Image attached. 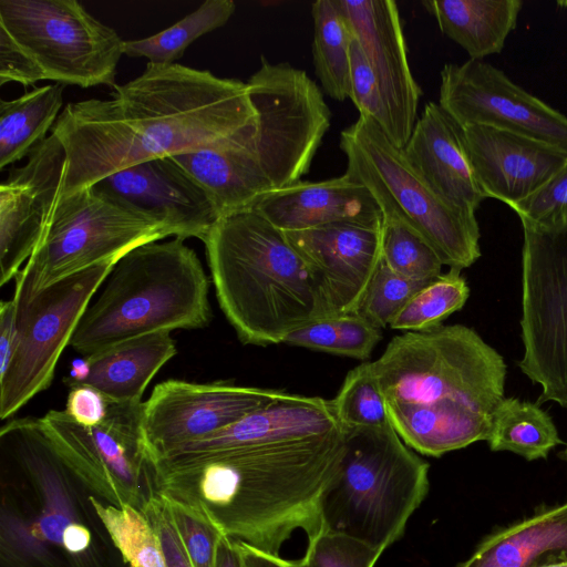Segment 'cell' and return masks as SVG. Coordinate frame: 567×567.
Instances as JSON below:
<instances>
[{"label":"cell","instance_id":"6da1fadb","mask_svg":"<svg viewBox=\"0 0 567 567\" xmlns=\"http://www.w3.org/2000/svg\"><path fill=\"white\" fill-rule=\"evenodd\" d=\"M109 100L69 103L54 133L66 152L61 196L138 163L216 144L257 123L247 82L147 63Z\"/></svg>","mask_w":567,"mask_h":567},{"label":"cell","instance_id":"7a4b0ae2","mask_svg":"<svg viewBox=\"0 0 567 567\" xmlns=\"http://www.w3.org/2000/svg\"><path fill=\"white\" fill-rule=\"evenodd\" d=\"M342 429L305 440L155 462L157 493L204 513L223 535L279 555L297 529L322 532L321 496L339 471Z\"/></svg>","mask_w":567,"mask_h":567},{"label":"cell","instance_id":"3957f363","mask_svg":"<svg viewBox=\"0 0 567 567\" xmlns=\"http://www.w3.org/2000/svg\"><path fill=\"white\" fill-rule=\"evenodd\" d=\"M372 364L389 420L415 452L440 457L487 440L507 367L474 329L403 332Z\"/></svg>","mask_w":567,"mask_h":567},{"label":"cell","instance_id":"277c9868","mask_svg":"<svg viewBox=\"0 0 567 567\" xmlns=\"http://www.w3.org/2000/svg\"><path fill=\"white\" fill-rule=\"evenodd\" d=\"M203 243L219 307L244 344L284 343L326 317L316 282L285 231L251 207L221 216Z\"/></svg>","mask_w":567,"mask_h":567},{"label":"cell","instance_id":"5b68a950","mask_svg":"<svg viewBox=\"0 0 567 567\" xmlns=\"http://www.w3.org/2000/svg\"><path fill=\"white\" fill-rule=\"evenodd\" d=\"M105 280L69 343L82 357L140 336L203 328L210 321L207 275L181 238L130 250Z\"/></svg>","mask_w":567,"mask_h":567},{"label":"cell","instance_id":"8992f818","mask_svg":"<svg viewBox=\"0 0 567 567\" xmlns=\"http://www.w3.org/2000/svg\"><path fill=\"white\" fill-rule=\"evenodd\" d=\"M339 471L320 501L322 530L384 551L401 538L430 488V464L391 423L343 431Z\"/></svg>","mask_w":567,"mask_h":567},{"label":"cell","instance_id":"52a82bcc","mask_svg":"<svg viewBox=\"0 0 567 567\" xmlns=\"http://www.w3.org/2000/svg\"><path fill=\"white\" fill-rule=\"evenodd\" d=\"M346 174L375 199L383 218L401 221L435 251L443 266L463 270L481 257L475 214L442 198L414 169L403 150L372 118H359L340 134Z\"/></svg>","mask_w":567,"mask_h":567},{"label":"cell","instance_id":"ba28073f","mask_svg":"<svg viewBox=\"0 0 567 567\" xmlns=\"http://www.w3.org/2000/svg\"><path fill=\"white\" fill-rule=\"evenodd\" d=\"M173 236L172 230L91 186L59 197L43 236L16 277L13 299L31 300L69 276L117 262L130 250Z\"/></svg>","mask_w":567,"mask_h":567},{"label":"cell","instance_id":"9c48e42d","mask_svg":"<svg viewBox=\"0 0 567 567\" xmlns=\"http://www.w3.org/2000/svg\"><path fill=\"white\" fill-rule=\"evenodd\" d=\"M0 28L32 58L45 80L83 89L115 85L124 41L80 2L0 0Z\"/></svg>","mask_w":567,"mask_h":567},{"label":"cell","instance_id":"30bf717a","mask_svg":"<svg viewBox=\"0 0 567 567\" xmlns=\"http://www.w3.org/2000/svg\"><path fill=\"white\" fill-rule=\"evenodd\" d=\"M142 404L111 400L105 420L94 427L51 410L43 422L74 478L107 504L142 511L157 493L155 468L144 443Z\"/></svg>","mask_w":567,"mask_h":567},{"label":"cell","instance_id":"8fae6325","mask_svg":"<svg viewBox=\"0 0 567 567\" xmlns=\"http://www.w3.org/2000/svg\"><path fill=\"white\" fill-rule=\"evenodd\" d=\"M523 227L520 371L542 388L537 403L567 409V228Z\"/></svg>","mask_w":567,"mask_h":567},{"label":"cell","instance_id":"7c38bea8","mask_svg":"<svg viewBox=\"0 0 567 567\" xmlns=\"http://www.w3.org/2000/svg\"><path fill=\"white\" fill-rule=\"evenodd\" d=\"M247 85L257 113V153L272 190L301 181L331 124L321 89L303 70L265 56Z\"/></svg>","mask_w":567,"mask_h":567},{"label":"cell","instance_id":"4fadbf2b","mask_svg":"<svg viewBox=\"0 0 567 567\" xmlns=\"http://www.w3.org/2000/svg\"><path fill=\"white\" fill-rule=\"evenodd\" d=\"M115 264L91 267L56 281L27 302H16L17 348L0 377L1 420L50 386L61 353Z\"/></svg>","mask_w":567,"mask_h":567},{"label":"cell","instance_id":"5bb4252c","mask_svg":"<svg viewBox=\"0 0 567 567\" xmlns=\"http://www.w3.org/2000/svg\"><path fill=\"white\" fill-rule=\"evenodd\" d=\"M0 446L42 501L41 513L31 525L2 509L1 555L17 564L43 560L47 545L62 546L65 529L76 523L69 494L74 476L56 453L42 417L28 416L6 423L0 431Z\"/></svg>","mask_w":567,"mask_h":567},{"label":"cell","instance_id":"9a60e30c","mask_svg":"<svg viewBox=\"0 0 567 567\" xmlns=\"http://www.w3.org/2000/svg\"><path fill=\"white\" fill-rule=\"evenodd\" d=\"M439 104L462 127L492 126L567 152V116L483 60L445 63Z\"/></svg>","mask_w":567,"mask_h":567},{"label":"cell","instance_id":"2e32d148","mask_svg":"<svg viewBox=\"0 0 567 567\" xmlns=\"http://www.w3.org/2000/svg\"><path fill=\"white\" fill-rule=\"evenodd\" d=\"M282 390L226 381L166 380L142 404V429L154 464L171 451L214 434L286 396Z\"/></svg>","mask_w":567,"mask_h":567},{"label":"cell","instance_id":"e0dca14e","mask_svg":"<svg viewBox=\"0 0 567 567\" xmlns=\"http://www.w3.org/2000/svg\"><path fill=\"white\" fill-rule=\"evenodd\" d=\"M66 152L51 133L0 185V286L20 272L38 247L61 195Z\"/></svg>","mask_w":567,"mask_h":567},{"label":"cell","instance_id":"ac0fdd59","mask_svg":"<svg viewBox=\"0 0 567 567\" xmlns=\"http://www.w3.org/2000/svg\"><path fill=\"white\" fill-rule=\"evenodd\" d=\"M382 224L285 231L316 282L326 317L357 312L382 260Z\"/></svg>","mask_w":567,"mask_h":567},{"label":"cell","instance_id":"d6986e66","mask_svg":"<svg viewBox=\"0 0 567 567\" xmlns=\"http://www.w3.org/2000/svg\"><path fill=\"white\" fill-rule=\"evenodd\" d=\"M377 79L388 115L386 135L400 148L417 120L422 90L408 60L398 4L392 0H336Z\"/></svg>","mask_w":567,"mask_h":567},{"label":"cell","instance_id":"ffe728a7","mask_svg":"<svg viewBox=\"0 0 567 567\" xmlns=\"http://www.w3.org/2000/svg\"><path fill=\"white\" fill-rule=\"evenodd\" d=\"M92 186L157 219L183 240L203 241L221 217L208 192L173 157L138 163Z\"/></svg>","mask_w":567,"mask_h":567},{"label":"cell","instance_id":"44dd1931","mask_svg":"<svg viewBox=\"0 0 567 567\" xmlns=\"http://www.w3.org/2000/svg\"><path fill=\"white\" fill-rule=\"evenodd\" d=\"M463 128L484 197L509 207L536 192L567 163V152L526 135L484 125Z\"/></svg>","mask_w":567,"mask_h":567},{"label":"cell","instance_id":"7402d4cb","mask_svg":"<svg viewBox=\"0 0 567 567\" xmlns=\"http://www.w3.org/2000/svg\"><path fill=\"white\" fill-rule=\"evenodd\" d=\"M402 150L414 169L442 198L475 214L485 197L470 161L464 128L439 103L425 104Z\"/></svg>","mask_w":567,"mask_h":567},{"label":"cell","instance_id":"603a6c76","mask_svg":"<svg viewBox=\"0 0 567 567\" xmlns=\"http://www.w3.org/2000/svg\"><path fill=\"white\" fill-rule=\"evenodd\" d=\"M340 429L331 400L288 392L282 399L236 423L182 445L161 458L192 457L237 447L305 440Z\"/></svg>","mask_w":567,"mask_h":567},{"label":"cell","instance_id":"cb8c5ba5","mask_svg":"<svg viewBox=\"0 0 567 567\" xmlns=\"http://www.w3.org/2000/svg\"><path fill=\"white\" fill-rule=\"evenodd\" d=\"M282 231L336 223L380 224L382 213L370 192L346 173L320 181H299L261 196L252 206Z\"/></svg>","mask_w":567,"mask_h":567},{"label":"cell","instance_id":"d4e9b609","mask_svg":"<svg viewBox=\"0 0 567 567\" xmlns=\"http://www.w3.org/2000/svg\"><path fill=\"white\" fill-rule=\"evenodd\" d=\"M257 123L216 144L172 156L210 195L221 216L272 190L259 162Z\"/></svg>","mask_w":567,"mask_h":567},{"label":"cell","instance_id":"484cf974","mask_svg":"<svg viewBox=\"0 0 567 567\" xmlns=\"http://www.w3.org/2000/svg\"><path fill=\"white\" fill-rule=\"evenodd\" d=\"M560 560H567V502L488 535L457 567H535Z\"/></svg>","mask_w":567,"mask_h":567},{"label":"cell","instance_id":"4316f807","mask_svg":"<svg viewBox=\"0 0 567 567\" xmlns=\"http://www.w3.org/2000/svg\"><path fill=\"white\" fill-rule=\"evenodd\" d=\"M177 353L168 331L140 336L90 357L84 382L117 402L141 403L157 371Z\"/></svg>","mask_w":567,"mask_h":567},{"label":"cell","instance_id":"83f0119b","mask_svg":"<svg viewBox=\"0 0 567 567\" xmlns=\"http://www.w3.org/2000/svg\"><path fill=\"white\" fill-rule=\"evenodd\" d=\"M441 32L463 48L470 59L502 52L516 28L522 0H423Z\"/></svg>","mask_w":567,"mask_h":567},{"label":"cell","instance_id":"f1b7e54d","mask_svg":"<svg viewBox=\"0 0 567 567\" xmlns=\"http://www.w3.org/2000/svg\"><path fill=\"white\" fill-rule=\"evenodd\" d=\"M60 83L0 101V168L29 156L48 136L63 103Z\"/></svg>","mask_w":567,"mask_h":567},{"label":"cell","instance_id":"f546056e","mask_svg":"<svg viewBox=\"0 0 567 567\" xmlns=\"http://www.w3.org/2000/svg\"><path fill=\"white\" fill-rule=\"evenodd\" d=\"M486 442L493 452H512L527 461L547 458L563 444L551 416L540 404L513 396H504L494 409Z\"/></svg>","mask_w":567,"mask_h":567},{"label":"cell","instance_id":"4dcf8cb0","mask_svg":"<svg viewBox=\"0 0 567 567\" xmlns=\"http://www.w3.org/2000/svg\"><path fill=\"white\" fill-rule=\"evenodd\" d=\"M311 14L316 75L324 93L342 102L350 97V50L353 34L336 0L313 2Z\"/></svg>","mask_w":567,"mask_h":567},{"label":"cell","instance_id":"1f68e13d","mask_svg":"<svg viewBox=\"0 0 567 567\" xmlns=\"http://www.w3.org/2000/svg\"><path fill=\"white\" fill-rule=\"evenodd\" d=\"M235 9L233 0H207L197 10L154 35L124 41V54L146 58L150 63L157 65L175 64L196 39L226 24Z\"/></svg>","mask_w":567,"mask_h":567},{"label":"cell","instance_id":"d6a6232c","mask_svg":"<svg viewBox=\"0 0 567 567\" xmlns=\"http://www.w3.org/2000/svg\"><path fill=\"white\" fill-rule=\"evenodd\" d=\"M381 338L380 328L352 312L316 319L288 334L284 343L364 361Z\"/></svg>","mask_w":567,"mask_h":567},{"label":"cell","instance_id":"836d02e7","mask_svg":"<svg viewBox=\"0 0 567 567\" xmlns=\"http://www.w3.org/2000/svg\"><path fill=\"white\" fill-rule=\"evenodd\" d=\"M89 503L131 567H165L158 537L141 509L105 505L94 496Z\"/></svg>","mask_w":567,"mask_h":567},{"label":"cell","instance_id":"e575fe53","mask_svg":"<svg viewBox=\"0 0 567 567\" xmlns=\"http://www.w3.org/2000/svg\"><path fill=\"white\" fill-rule=\"evenodd\" d=\"M461 271L449 268L427 282L398 313L390 328L404 332L422 331L442 324L461 310L470 297V287Z\"/></svg>","mask_w":567,"mask_h":567},{"label":"cell","instance_id":"d590c367","mask_svg":"<svg viewBox=\"0 0 567 567\" xmlns=\"http://www.w3.org/2000/svg\"><path fill=\"white\" fill-rule=\"evenodd\" d=\"M331 401L337 421L343 431L379 427L391 423L370 361L347 373Z\"/></svg>","mask_w":567,"mask_h":567},{"label":"cell","instance_id":"8d00e7d4","mask_svg":"<svg viewBox=\"0 0 567 567\" xmlns=\"http://www.w3.org/2000/svg\"><path fill=\"white\" fill-rule=\"evenodd\" d=\"M382 261L394 272L429 282L442 274L443 264L416 233L401 221L383 218Z\"/></svg>","mask_w":567,"mask_h":567},{"label":"cell","instance_id":"74e56055","mask_svg":"<svg viewBox=\"0 0 567 567\" xmlns=\"http://www.w3.org/2000/svg\"><path fill=\"white\" fill-rule=\"evenodd\" d=\"M426 284L394 272L381 260L357 313L380 329L390 327L398 313Z\"/></svg>","mask_w":567,"mask_h":567},{"label":"cell","instance_id":"f35d334b","mask_svg":"<svg viewBox=\"0 0 567 567\" xmlns=\"http://www.w3.org/2000/svg\"><path fill=\"white\" fill-rule=\"evenodd\" d=\"M511 208L524 226L547 231L567 228V163L536 192Z\"/></svg>","mask_w":567,"mask_h":567},{"label":"cell","instance_id":"ab89813d","mask_svg":"<svg viewBox=\"0 0 567 567\" xmlns=\"http://www.w3.org/2000/svg\"><path fill=\"white\" fill-rule=\"evenodd\" d=\"M382 551L351 537L321 532L308 540L297 567H374Z\"/></svg>","mask_w":567,"mask_h":567},{"label":"cell","instance_id":"60d3db41","mask_svg":"<svg viewBox=\"0 0 567 567\" xmlns=\"http://www.w3.org/2000/svg\"><path fill=\"white\" fill-rule=\"evenodd\" d=\"M163 496L168 503L193 567H216L217 547L223 536L221 532L197 508Z\"/></svg>","mask_w":567,"mask_h":567},{"label":"cell","instance_id":"b9f144b4","mask_svg":"<svg viewBox=\"0 0 567 567\" xmlns=\"http://www.w3.org/2000/svg\"><path fill=\"white\" fill-rule=\"evenodd\" d=\"M349 99L359 111V116L374 120L386 133L388 115L381 92L370 63L354 35L350 50Z\"/></svg>","mask_w":567,"mask_h":567},{"label":"cell","instance_id":"7bdbcfd3","mask_svg":"<svg viewBox=\"0 0 567 567\" xmlns=\"http://www.w3.org/2000/svg\"><path fill=\"white\" fill-rule=\"evenodd\" d=\"M142 512L158 537L165 567H193L166 498L154 494Z\"/></svg>","mask_w":567,"mask_h":567},{"label":"cell","instance_id":"ee69618b","mask_svg":"<svg viewBox=\"0 0 567 567\" xmlns=\"http://www.w3.org/2000/svg\"><path fill=\"white\" fill-rule=\"evenodd\" d=\"M42 80L38 64L0 28V85L17 82L27 87Z\"/></svg>","mask_w":567,"mask_h":567},{"label":"cell","instance_id":"f6af8a7d","mask_svg":"<svg viewBox=\"0 0 567 567\" xmlns=\"http://www.w3.org/2000/svg\"><path fill=\"white\" fill-rule=\"evenodd\" d=\"M65 413L84 427L100 425L107 416L111 399L92 385L70 384Z\"/></svg>","mask_w":567,"mask_h":567},{"label":"cell","instance_id":"bcb514c9","mask_svg":"<svg viewBox=\"0 0 567 567\" xmlns=\"http://www.w3.org/2000/svg\"><path fill=\"white\" fill-rule=\"evenodd\" d=\"M17 303H0V377L8 370L17 348Z\"/></svg>","mask_w":567,"mask_h":567},{"label":"cell","instance_id":"7dc6e473","mask_svg":"<svg viewBox=\"0 0 567 567\" xmlns=\"http://www.w3.org/2000/svg\"><path fill=\"white\" fill-rule=\"evenodd\" d=\"M243 558V567H297L296 561L285 559L238 542Z\"/></svg>","mask_w":567,"mask_h":567},{"label":"cell","instance_id":"c3c4849f","mask_svg":"<svg viewBox=\"0 0 567 567\" xmlns=\"http://www.w3.org/2000/svg\"><path fill=\"white\" fill-rule=\"evenodd\" d=\"M90 543L89 529L80 523H73L63 534L62 547L71 554H78L87 549Z\"/></svg>","mask_w":567,"mask_h":567},{"label":"cell","instance_id":"681fc988","mask_svg":"<svg viewBox=\"0 0 567 567\" xmlns=\"http://www.w3.org/2000/svg\"><path fill=\"white\" fill-rule=\"evenodd\" d=\"M216 567H243V558L237 540L221 536L216 556Z\"/></svg>","mask_w":567,"mask_h":567},{"label":"cell","instance_id":"f907efd6","mask_svg":"<svg viewBox=\"0 0 567 567\" xmlns=\"http://www.w3.org/2000/svg\"><path fill=\"white\" fill-rule=\"evenodd\" d=\"M90 361L87 358L82 357L75 359L71 363V370L68 377L64 379L66 385L84 383L90 375Z\"/></svg>","mask_w":567,"mask_h":567},{"label":"cell","instance_id":"816d5d0a","mask_svg":"<svg viewBox=\"0 0 567 567\" xmlns=\"http://www.w3.org/2000/svg\"><path fill=\"white\" fill-rule=\"evenodd\" d=\"M535 567H567V560L548 563V564L538 565V566H535Z\"/></svg>","mask_w":567,"mask_h":567},{"label":"cell","instance_id":"f5cc1de1","mask_svg":"<svg viewBox=\"0 0 567 567\" xmlns=\"http://www.w3.org/2000/svg\"><path fill=\"white\" fill-rule=\"evenodd\" d=\"M560 457L566 462L567 464V444L565 446V449L561 451L560 453Z\"/></svg>","mask_w":567,"mask_h":567}]
</instances>
